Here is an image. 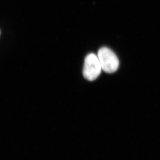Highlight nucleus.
I'll return each mask as SVG.
<instances>
[{
	"instance_id": "obj_1",
	"label": "nucleus",
	"mask_w": 160,
	"mask_h": 160,
	"mask_svg": "<svg viewBox=\"0 0 160 160\" xmlns=\"http://www.w3.org/2000/svg\"><path fill=\"white\" fill-rule=\"evenodd\" d=\"M97 56L102 70L106 72L112 73L116 72L119 68V59L115 53L109 48L104 47L100 48Z\"/></svg>"
},
{
	"instance_id": "obj_2",
	"label": "nucleus",
	"mask_w": 160,
	"mask_h": 160,
	"mask_svg": "<svg viewBox=\"0 0 160 160\" xmlns=\"http://www.w3.org/2000/svg\"><path fill=\"white\" fill-rule=\"evenodd\" d=\"M102 70L97 55L91 53L86 56L83 69V76L85 79L90 81L96 80L100 75Z\"/></svg>"
}]
</instances>
